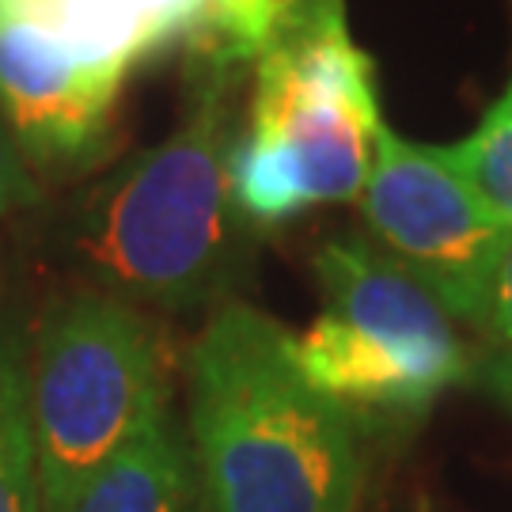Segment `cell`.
<instances>
[{
	"instance_id": "obj_1",
	"label": "cell",
	"mask_w": 512,
	"mask_h": 512,
	"mask_svg": "<svg viewBox=\"0 0 512 512\" xmlns=\"http://www.w3.org/2000/svg\"><path fill=\"white\" fill-rule=\"evenodd\" d=\"M186 440L205 512H357L361 421L296 365L293 334L228 300L186 357Z\"/></svg>"
},
{
	"instance_id": "obj_2",
	"label": "cell",
	"mask_w": 512,
	"mask_h": 512,
	"mask_svg": "<svg viewBox=\"0 0 512 512\" xmlns=\"http://www.w3.org/2000/svg\"><path fill=\"white\" fill-rule=\"evenodd\" d=\"M232 80L236 65L194 57L179 129L80 202L69 247L99 293L164 311L228 304L251 251V224L232 194Z\"/></svg>"
},
{
	"instance_id": "obj_3",
	"label": "cell",
	"mask_w": 512,
	"mask_h": 512,
	"mask_svg": "<svg viewBox=\"0 0 512 512\" xmlns=\"http://www.w3.org/2000/svg\"><path fill=\"white\" fill-rule=\"evenodd\" d=\"M376 69L349 31L346 0H281L255 54L247 126L232 145V194L251 228L357 202L376 126Z\"/></svg>"
},
{
	"instance_id": "obj_4",
	"label": "cell",
	"mask_w": 512,
	"mask_h": 512,
	"mask_svg": "<svg viewBox=\"0 0 512 512\" xmlns=\"http://www.w3.org/2000/svg\"><path fill=\"white\" fill-rule=\"evenodd\" d=\"M323 311L293 334L296 365L361 421H414L444 391L471 384L456 319L372 239L338 236L315 255Z\"/></svg>"
},
{
	"instance_id": "obj_5",
	"label": "cell",
	"mask_w": 512,
	"mask_h": 512,
	"mask_svg": "<svg viewBox=\"0 0 512 512\" xmlns=\"http://www.w3.org/2000/svg\"><path fill=\"white\" fill-rule=\"evenodd\" d=\"M171 406L164 342L141 308L76 293L50 308L27 357L42 512H69L88 478Z\"/></svg>"
},
{
	"instance_id": "obj_6",
	"label": "cell",
	"mask_w": 512,
	"mask_h": 512,
	"mask_svg": "<svg viewBox=\"0 0 512 512\" xmlns=\"http://www.w3.org/2000/svg\"><path fill=\"white\" fill-rule=\"evenodd\" d=\"M357 205L372 243L418 277L452 319L478 327L505 220L482 205L444 152L380 122Z\"/></svg>"
},
{
	"instance_id": "obj_7",
	"label": "cell",
	"mask_w": 512,
	"mask_h": 512,
	"mask_svg": "<svg viewBox=\"0 0 512 512\" xmlns=\"http://www.w3.org/2000/svg\"><path fill=\"white\" fill-rule=\"evenodd\" d=\"M122 69L88 65L50 38L0 16V118L23 160L42 175H80L114 145Z\"/></svg>"
},
{
	"instance_id": "obj_8",
	"label": "cell",
	"mask_w": 512,
	"mask_h": 512,
	"mask_svg": "<svg viewBox=\"0 0 512 512\" xmlns=\"http://www.w3.org/2000/svg\"><path fill=\"white\" fill-rule=\"evenodd\" d=\"M0 16H12L88 65L129 73L179 38L194 42L205 0H0Z\"/></svg>"
},
{
	"instance_id": "obj_9",
	"label": "cell",
	"mask_w": 512,
	"mask_h": 512,
	"mask_svg": "<svg viewBox=\"0 0 512 512\" xmlns=\"http://www.w3.org/2000/svg\"><path fill=\"white\" fill-rule=\"evenodd\" d=\"M69 512H205L194 452L171 406L88 478Z\"/></svg>"
},
{
	"instance_id": "obj_10",
	"label": "cell",
	"mask_w": 512,
	"mask_h": 512,
	"mask_svg": "<svg viewBox=\"0 0 512 512\" xmlns=\"http://www.w3.org/2000/svg\"><path fill=\"white\" fill-rule=\"evenodd\" d=\"M0 512H42L27 410V357L8 334H0Z\"/></svg>"
},
{
	"instance_id": "obj_11",
	"label": "cell",
	"mask_w": 512,
	"mask_h": 512,
	"mask_svg": "<svg viewBox=\"0 0 512 512\" xmlns=\"http://www.w3.org/2000/svg\"><path fill=\"white\" fill-rule=\"evenodd\" d=\"M440 152L482 198V205L512 224V80L494 99V107L482 114V122L463 141L444 145Z\"/></svg>"
},
{
	"instance_id": "obj_12",
	"label": "cell",
	"mask_w": 512,
	"mask_h": 512,
	"mask_svg": "<svg viewBox=\"0 0 512 512\" xmlns=\"http://www.w3.org/2000/svg\"><path fill=\"white\" fill-rule=\"evenodd\" d=\"M281 0H205L202 31L194 35L198 54H209L224 65L255 61L262 38L270 35Z\"/></svg>"
},
{
	"instance_id": "obj_13",
	"label": "cell",
	"mask_w": 512,
	"mask_h": 512,
	"mask_svg": "<svg viewBox=\"0 0 512 512\" xmlns=\"http://www.w3.org/2000/svg\"><path fill=\"white\" fill-rule=\"evenodd\" d=\"M478 330L486 334L490 346L512 349V224H505V236L497 243Z\"/></svg>"
},
{
	"instance_id": "obj_14",
	"label": "cell",
	"mask_w": 512,
	"mask_h": 512,
	"mask_svg": "<svg viewBox=\"0 0 512 512\" xmlns=\"http://www.w3.org/2000/svg\"><path fill=\"white\" fill-rule=\"evenodd\" d=\"M38 202H42V190H38L35 171L23 160L8 122L0 118V217L12 213V209H27V205Z\"/></svg>"
},
{
	"instance_id": "obj_15",
	"label": "cell",
	"mask_w": 512,
	"mask_h": 512,
	"mask_svg": "<svg viewBox=\"0 0 512 512\" xmlns=\"http://www.w3.org/2000/svg\"><path fill=\"white\" fill-rule=\"evenodd\" d=\"M471 384L482 387L494 403H501L512 414V349L486 346L471 361Z\"/></svg>"
},
{
	"instance_id": "obj_16",
	"label": "cell",
	"mask_w": 512,
	"mask_h": 512,
	"mask_svg": "<svg viewBox=\"0 0 512 512\" xmlns=\"http://www.w3.org/2000/svg\"><path fill=\"white\" fill-rule=\"evenodd\" d=\"M421 512H429V509H421Z\"/></svg>"
}]
</instances>
